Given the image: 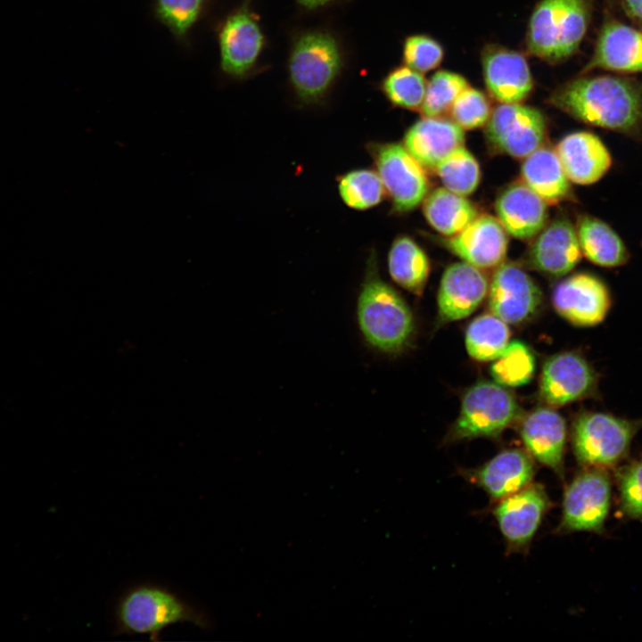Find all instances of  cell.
Here are the masks:
<instances>
[{
	"label": "cell",
	"instance_id": "cell-30",
	"mask_svg": "<svg viewBox=\"0 0 642 642\" xmlns=\"http://www.w3.org/2000/svg\"><path fill=\"white\" fill-rule=\"evenodd\" d=\"M391 278L407 291L422 293L430 273L429 259L421 247L410 237L398 236L388 254Z\"/></svg>",
	"mask_w": 642,
	"mask_h": 642
},
{
	"label": "cell",
	"instance_id": "cell-13",
	"mask_svg": "<svg viewBox=\"0 0 642 642\" xmlns=\"http://www.w3.org/2000/svg\"><path fill=\"white\" fill-rule=\"evenodd\" d=\"M597 374L590 364L573 351L549 358L542 369L539 393L551 406H563L596 392Z\"/></svg>",
	"mask_w": 642,
	"mask_h": 642
},
{
	"label": "cell",
	"instance_id": "cell-33",
	"mask_svg": "<svg viewBox=\"0 0 642 642\" xmlns=\"http://www.w3.org/2000/svg\"><path fill=\"white\" fill-rule=\"evenodd\" d=\"M445 188L461 195L472 193L480 181V167L473 155L461 145L434 169Z\"/></svg>",
	"mask_w": 642,
	"mask_h": 642
},
{
	"label": "cell",
	"instance_id": "cell-22",
	"mask_svg": "<svg viewBox=\"0 0 642 642\" xmlns=\"http://www.w3.org/2000/svg\"><path fill=\"white\" fill-rule=\"evenodd\" d=\"M577 231L566 218H558L539 233L529 252L531 264L555 276L572 271L581 259Z\"/></svg>",
	"mask_w": 642,
	"mask_h": 642
},
{
	"label": "cell",
	"instance_id": "cell-35",
	"mask_svg": "<svg viewBox=\"0 0 642 642\" xmlns=\"http://www.w3.org/2000/svg\"><path fill=\"white\" fill-rule=\"evenodd\" d=\"M494 360L491 374L501 385H523L531 379L535 370V359L531 350L518 341L508 343L501 355Z\"/></svg>",
	"mask_w": 642,
	"mask_h": 642
},
{
	"label": "cell",
	"instance_id": "cell-3",
	"mask_svg": "<svg viewBox=\"0 0 642 642\" xmlns=\"http://www.w3.org/2000/svg\"><path fill=\"white\" fill-rule=\"evenodd\" d=\"M358 322L366 341L385 353L407 347L414 332L412 312L404 299L379 276L376 255H369L358 295Z\"/></svg>",
	"mask_w": 642,
	"mask_h": 642
},
{
	"label": "cell",
	"instance_id": "cell-24",
	"mask_svg": "<svg viewBox=\"0 0 642 642\" xmlns=\"http://www.w3.org/2000/svg\"><path fill=\"white\" fill-rule=\"evenodd\" d=\"M496 213L504 229L518 239H530L545 226L547 202L523 182L508 185L496 201Z\"/></svg>",
	"mask_w": 642,
	"mask_h": 642
},
{
	"label": "cell",
	"instance_id": "cell-20",
	"mask_svg": "<svg viewBox=\"0 0 642 642\" xmlns=\"http://www.w3.org/2000/svg\"><path fill=\"white\" fill-rule=\"evenodd\" d=\"M520 435L534 459L562 476L566 425L559 413L547 407L535 409L523 421Z\"/></svg>",
	"mask_w": 642,
	"mask_h": 642
},
{
	"label": "cell",
	"instance_id": "cell-25",
	"mask_svg": "<svg viewBox=\"0 0 642 642\" xmlns=\"http://www.w3.org/2000/svg\"><path fill=\"white\" fill-rule=\"evenodd\" d=\"M594 69L642 72V32L615 21L605 22L583 72Z\"/></svg>",
	"mask_w": 642,
	"mask_h": 642
},
{
	"label": "cell",
	"instance_id": "cell-8",
	"mask_svg": "<svg viewBox=\"0 0 642 642\" xmlns=\"http://www.w3.org/2000/svg\"><path fill=\"white\" fill-rule=\"evenodd\" d=\"M519 412L516 399L501 384L478 383L465 391L449 440L497 437L517 418Z\"/></svg>",
	"mask_w": 642,
	"mask_h": 642
},
{
	"label": "cell",
	"instance_id": "cell-4",
	"mask_svg": "<svg viewBox=\"0 0 642 642\" xmlns=\"http://www.w3.org/2000/svg\"><path fill=\"white\" fill-rule=\"evenodd\" d=\"M339 38L325 29H307L292 40L287 74L296 98L303 104L321 103L333 88L344 66Z\"/></svg>",
	"mask_w": 642,
	"mask_h": 642
},
{
	"label": "cell",
	"instance_id": "cell-37",
	"mask_svg": "<svg viewBox=\"0 0 642 642\" xmlns=\"http://www.w3.org/2000/svg\"><path fill=\"white\" fill-rule=\"evenodd\" d=\"M621 514L635 520H642V456L616 472Z\"/></svg>",
	"mask_w": 642,
	"mask_h": 642
},
{
	"label": "cell",
	"instance_id": "cell-14",
	"mask_svg": "<svg viewBox=\"0 0 642 642\" xmlns=\"http://www.w3.org/2000/svg\"><path fill=\"white\" fill-rule=\"evenodd\" d=\"M552 300L559 315L580 326L602 322L612 303L605 284L588 273H578L560 282L553 292Z\"/></svg>",
	"mask_w": 642,
	"mask_h": 642
},
{
	"label": "cell",
	"instance_id": "cell-10",
	"mask_svg": "<svg viewBox=\"0 0 642 642\" xmlns=\"http://www.w3.org/2000/svg\"><path fill=\"white\" fill-rule=\"evenodd\" d=\"M367 151L396 211H409L424 200L429 190L424 168L404 145L370 143Z\"/></svg>",
	"mask_w": 642,
	"mask_h": 642
},
{
	"label": "cell",
	"instance_id": "cell-9",
	"mask_svg": "<svg viewBox=\"0 0 642 642\" xmlns=\"http://www.w3.org/2000/svg\"><path fill=\"white\" fill-rule=\"evenodd\" d=\"M611 485L606 469L584 467L564 490L557 531L602 533L610 510Z\"/></svg>",
	"mask_w": 642,
	"mask_h": 642
},
{
	"label": "cell",
	"instance_id": "cell-15",
	"mask_svg": "<svg viewBox=\"0 0 642 642\" xmlns=\"http://www.w3.org/2000/svg\"><path fill=\"white\" fill-rule=\"evenodd\" d=\"M489 307L506 324H519L531 317L541 301V291L531 277L514 263H502L489 287Z\"/></svg>",
	"mask_w": 642,
	"mask_h": 642
},
{
	"label": "cell",
	"instance_id": "cell-34",
	"mask_svg": "<svg viewBox=\"0 0 642 642\" xmlns=\"http://www.w3.org/2000/svg\"><path fill=\"white\" fill-rule=\"evenodd\" d=\"M339 193L350 208L364 210L381 202L384 186L377 174L367 169L351 170L339 178Z\"/></svg>",
	"mask_w": 642,
	"mask_h": 642
},
{
	"label": "cell",
	"instance_id": "cell-18",
	"mask_svg": "<svg viewBox=\"0 0 642 642\" xmlns=\"http://www.w3.org/2000/svg\"><path fill=\"white\" fill-rule=\"evenodd\" d=\"M535 472L533 457L527 451L509 449L468 471L466 477L498 502L532 483Z\"/></svg>",
	"mask_w": 642,
	"mask_h": 642
},
{
	"label": "cell",
	"instance_id": "cell-38",
	"mask_svg": "<svg viewBox=\"0 0 642 642\" xmlns=\"http://www.w3.org/2000/svg\"><path fill=\"white\" fill-rule=\"evenodd\" d=\"M449 111L452 120L463 129L482 127L491 114L490 104L486 95L469 86L458 95Z\"/></svg>",
	"mask_w": 642,
	"mask_h": 642
},
{
	"label": "cell",
	"instance_id": "cell-40",
	"mask_svg": "<svg viewBox=\"0 0 642 642\" xmlns=\"http://www.w3.org/2000/svg\"><path fill=\"white\" fill-rule=\"evenodd\" d=\"M296 3L303 9L308 11L320 10L342 0H295Z\"/></svg>",
	"mask_w": 642,
	"mask_h": 642
},
{
	"label": "cell",
	"instance_id": "cell-21",
	"mask_svg": "<svg viewBox=\"0 0 642 642\" xmlns=\"http://www.w3.org/2000/svg\"><path fill=\"white\" fill-rule=\"evenodd\" d=\"M556 152L569 180L591 185L601 179L612 166V156L595 134L574 132L564 136Z\"/></svg>",
	"mask_w": 642,
	"mask_h": 642
},
{
	"label": "cell",
	"instance_id": "cell-32",
	"mask_svg": "<svg viewBox=\"0 0 642 642\" xmlns=\"http://www.w3.org/2000/svg\"><path fill=\"white\" fill-rule=\"evenodd\" d=\"M426 84L423 73L403 65L392 69L384 76L380 89L392 105L407 110H420Z\"/></svg>",
	"mask_w": 642,
	"mask_h": 642
},
{
	"label": "cell",
	"instance_id": "cell-26",
	"mask_svg": "<svg viewBox=\"0 0 642 642\" xmlns=\"http://www.w3.org/2000/svg\"><path fill=\"white\" fill-rule=\"evenodd\" d=\"M220 0H151V14L174 41L190 51L193 33L216 11Z\"/></svg>",
	"mask_w": 642,
	"mask_h": 642
},
{
	"label": "cell",
	"instance_id": "cell-23",
	"mask_svg": "<svg viewBox=\"0 0 642 642\" xmlns=\"http://www.w3.org/2000/svg\"><path fill=\"white\" fill-rule=\"evenodd\" d=\"M464 141L463 128L452 119L423 117L407 131L404 146L424 169L434 170Z\"/></svg>",
	"mask_w": 642,
	"mask_h": 642
},
{
	"label": "cell",
	"instance_id": "cell-36",
	"mask_svg": "<svg viewBox=\"0 0 642 642\" xmlns=\"http://www.w3.org/2000/svg\"><path fill=\"white\" fill-rule=\"evenodd\" d=\"M467 86L466 79L460 74L449 70L435 72L427 81L420 111L424 117H441Z\"/></svg>",
	"mask_w": 642,
	"mask_h": 642
},
{
	"label": "cell",
	"instance_id": "cell-17",
	"mask_svg": "<svg viewBox=\"0 0 642 642\" xmlns=\"http://www.w3.org/2000/svg\"><path fill=\"white\" fill-rule=\"evenodd\" d=\"M488 292V280L478 268L465 261L453 263L440 280L439 321L447 323L468 317L480 306Z\"/></svg>",
	"mask_w": 642,
	"mask_h": 642
},
{
	"label": "cell",
	"instance_id": "cell-31",
	"mask_svg": "<svg viewBox=\"0 0 642 642\" xmlns=\"http://www.w3.org/2000/svg\"><path fill=\"white\" fill-rule=\"evenodd\" d=\"M510 331L506 322L494 314L474 318L465 332L468 354L479 361L494 360L508 345Z\"/></svg>",
	"mask_w": 642,
	"mask_h": 642
},
{
	"label": "cell",
	"instance_id": "cell-28",
	"mask_svg": "<svg viewBox=\"0 0 642 642\" xmlns=\"http://www.w3.org/2000/svg\"><path fill=\"white\" fill-rule=\"evenodd\" d=\"M581 253L594 264L617 268L626 264L630 252L619 235L605 221L583 215L577 224Z\"/></svg>",
	"mask_w": 642,
	"mask_h": 642
},
{
	"label": "cell",
	"instance_id": "cell-29",
	"mask_svg": "<svg viewBox=\"0 0 642 642\" xmlns=\"http://www.w3.org/2000/svg\"><path fill=\"white\" fill-rule=\"evenodd\" d=\"M423 210L428 223L447 236L457 235L478 216L475 207L464 195L445 187L428 194Z\"/></svg>",
	"mask_w": 642,
	"mask_h": 642
},
{
	"label": "cell",
	"instance_id": "cell-6",
	"mask_svg": "<svg viewBox=\"0 0 642 642\" xmlns=\"http://www.w3.org/2000/svg\"><path fill=\"white\" fill-rule=\"evenodd\" d=\"M253 0H242L211 22L218 50V71L232 81L249 78L256 70L266 37L252 8Z\"/></svg>",
	"mask_w": 642,
	"mask_h": 642
},
{
	"label": "cell",
	"instance_id": "cell-41",
	"mask_svg": "<svg viewBox=\"0 0 642 642\" xmlns=\"http://www.w3.org/2000/svg\"><path fill=\"white\" fill-rule=\"evenodd\" d=\"M629 16L642 24V0H624Z\"/></svg>",
	"mask_w": 642,
	"mask_h": 642
},
{
	"label": "cell",
	"instance_id": "cell-1",
	"mask_svg": "<svg viewBox=\"0 0 642 642\" xmlns=\"http://www.w3.org/2000/svg\"><path fill=\"white\" fill-rule=\"evenodd\" d=\"M549 100L585 124L642 140V85L633 79L578 78L556 88Z\"/></svg>",
	"mask_w": 642,
	"mask_h": 642
},
{
	"label": "cell",
	"instance_id": "cell-12",
	"mask_svg": "<svg viewBox=\"0 0 642 642\" xmlns=\"http://www.w3.org/2000/svg\"><path fill=\"white\" fill-rule=\"evenodd\" d=\"M486 136L500 152L524 159L541 146L546 120L536 108L517 103H500L487 121Z\"/></svg>",
	"mask_w": 642,
	"mask_h": 642
},
{
	"label": "cell",
	"instance_id": "cell-11",
	"mask_svg": "<svg viewBox=\"0 0 642 642\" xmlns=\"http://www.w3.org/2000/svg\"><path fill=\"white\" fill-rule=\"evenodd\" d=\"M550 506L544 487L533 482L497 502L493 514L509 553L529 549Z\"/></svg>",
	"mask_w": 642,
	"mask_h": 642
},
{
	"label": "cell",
	"instance_id": "cell-19",
	"mask_svg": "<svg viewBox=\"0 0 642 642\" xmlns=\"http://www.w3.org/2000/svg\"><path fill=\"white\" fill-rule=\"evenodd\" d=\"M507 244L506 230L498 219L490 215L477 216L447 241L454 254L478 268L500 265L506 257Z\"/></svg>",
	"mask_w": 642,
	"mask_h": 642
},
{
	"label": "cell",
	"instance_id": "cell-16",
	"mask_svg": "<svg viewBox=\"0 0 642 642\" xmlns=\"http://www.w3.org/2000/svg\"><path fill=\"white\" fill-rule=\"evenodd\" d=\"M483 77L490 95L501 103H517L531 92L533 80L519 52L490 45L482 54Z\"/></svg>",
	"mask_w": 642,
	"mask_h": 642
},
{
	"label": "cell",
	"instance_id": "cell-39",
	"mask_svg": "<svg viewBox=\"0 0 642 642\" xmlns=\"http://www.w3.org/2000/svg\"><path fill=\"white\" fill-rule=\"evenodd\" d=\"M444 50L432 37L417 34L406 37L402 58L405 65L424 73L437 68L443 60Z\"/></svg>",
	"mask_w": 642,
	"mask_h": 642
},
{
	"label": "cell",
	"instance_id": "cell-7",
	"mask_svg": "<svg viewBox=\"0 0 642 642\" xmlns=\"http://www.w3.org/2000/svg\"><path fill=\"white\" fill-rule=\"evenodd\" d=\"M642 420H629L603 412L580 415L572 428V447L583 467L612 468L628 454Z\"/></svg>",
	"mask_w": 642,
	"mask_h": 642
},
{
	"label": "cell",
	"instance_id": "cell-2",
	"mask_svg": "<svg viewBox=\"0 0 642 642\" xmlns=\"http://www.w3.org/2000/svg\"><path fill=\"white\" fill-rule=\"evenodd\" d=\"M177 623H190L202 630L212 626L203 610L159 584L134 585L115 604V635L146 634L152 641H159L164 629Z\"/></svg>",
	"mask_w": 642,
	"mask_h": 642
},
{
	"label": "cell",
	"instance_id": "cell-5",
	"mask_svg": "<svg viewBox=\"0 0 642 642\" xmlns=\"http://www.w3.org/2000/svg\"><path fill=\"white\" fill-rule=\"evenodd\" d=\"M591 9L592 0H541L529 21L528 53L550 62L573 54L587 32Z\"/></svg>",
	"mask_w": 642,
	"mask_h": 642
},
{
	"label": "cell",
	"instance_id": "cell-27",
	"mask_svg": "<svg viewBox=\"0 0 642 642\" xmlns=\"http://www.w3.org/2000/svg\"><path fill=\"white\" fill-rule=\"evenodd\" d=\"M522 177L547 203L556 204L572 195L569 179L556 151L541 147L524 158Z\"/></svg>",
	"mask_w": 642,
	"mask_h": 642
}]
</instances>
